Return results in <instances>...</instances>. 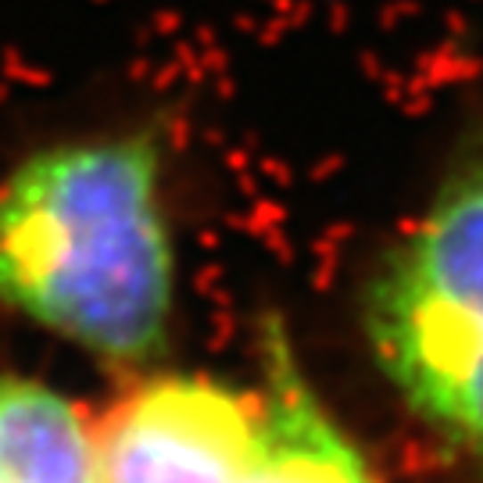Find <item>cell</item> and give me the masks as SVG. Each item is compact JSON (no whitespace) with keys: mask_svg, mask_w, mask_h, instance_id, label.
Instances as JSON below:
<instances>
[{"mask_svg":"<svg viewBox=\"0 0 483 483\" xmlns=\"http://www.w3.org/2000/svg\"><path fill=\"white\" fill-rule=\"evenodd\" d=\"M0 483H101L94 419L40 380L0 376Z\"/></svg>","mask_w":483,"mask_h":483,"instance_id":"cell-5","label":"cell"},{"mask_svg":"<svg viewBox=\"0 0 483 483\" xmlns=\"http://www.w3.org/2000/svg\"><path fill=\"white\" fill-rule=\"evenodd\" d=\"M262 451L244 483H380L358 444L315 394L280 319L258 330Z\"/></svg>","mask_w":483,"mask_h":483,"instance_id":"cell-4","label":"cell"},{"mask_svg":"<svg viewBox=\"0 0 483 483\" xmlns=\"http://www.w3.org/2000/svg\"><path fill=\"white\" fill-rule=\"evenodd\" d=\"M101 483H244L262 397L193 372H140L94 419Z\"/></svg>","mask_w":483,"mask_h":483,"instance_id":"cell-3","label":"cell"},{"mask_svg":"<svg viewBox=\"0 0 483 483\" xmlns=\"http://www.w3.org/2000/svg\"><path fill=\"white\" fill-rule=\"evenodd\" d=\"M176 154L154 111L19 151L0 168V315L111 372L154 369L179 294Z\"/></svg>","mask_w":483,"mask_h":483,"instance_id":"cell-1","label":"cell"},{"mask_svg":"<svg viewBox=\"0 0 483 483\" xmlns=\"http://www.w3.org/2000/svg\"><path fill=\"white\" fill-rule=\"evenodd\" d=\"M358 319L401 405L483 483V122L376 258Z\"/></svg>","mask_w":483,"mask_h":483,"instance_id":"cell-2","label":"cell"}]
</instances>
